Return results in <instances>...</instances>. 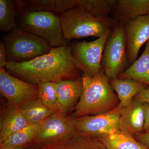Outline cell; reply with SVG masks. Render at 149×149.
I'll return each mask as SVG.
<instances>
[{"label": "cell", "mask_w": 149, "mask_h": 149, "mask_svg": "<svg viewBox=\"0 0 149 149\" xmlns=\"http://www.w3.org/2000/svg\"><path fill=\"white\" fill-rule=\"evenodd\" d=\"M5 69L14 77L37 85L82 78L71 45L52 48L49 53L22 63L8 62Z\"/></svg>", "instance_id": "cell-1"}, {"label": "cell", "mask_w": 149, "mask_h": 149, "mask_svg": "<svg viewBox=\"0 0 149 149\" xmlns=\"http://www.w3.org/2000/svg\"><path fill=\"white\" fill-rule=\"evenodd\" d=\"M83 91L72 111L75 118L107 112L120 104L118 96L103 70L95 77L82 75Z\"/></svg>", "instance_id": "cell-2"}, {"label": "cell", "mask_w": 149, "mask_h": 149, "mask_svg": "<svg viewBox=\"0 0 149 149\" xmlns=\"http://www.w3.org/2000/svg\"><path fill=\"white\" fill-rule=\"evenodd\" d=\"M63 36L67 41L83 37L99 38L111 32L116 23L111 17L96 18L79 6H74L61 14Z\"/></svg>", "instance_id": "cell-3"}, {"label": "cell", "mask_w": 149, "mask_h": 149, "mask_svg": "<svg viewBox=\"0 0 149 149\" xmlns=\"http://www.w3.org/2000/svg\"><path fill=\"white\" fill-rule=\"evenodd\" d=\"M21 7L19 27L46 40L52 47L68 45L63 33L60 17L53 13L27 10Z\"/></svg>", "instance_id": "cell-4"}, {"label": "cell", "mask_w": 149, "mask_h": 149, "mask_svg": "<svg viewBox=\"0 0 149 149\" xmlns=\"http://www.w3.org/2000/svg\"><path fill=\"white\" fill-rule=\"evenodd\" d=\"M8 62L22 63L49 53L52 47L46 40L18 26L4 35Z\"/></svg>", "instance_id": "cell-5"}, {"label": "cell", "mask_w": 149, "mask_h": 149, "mask_svg": "<svg viewBox=\"0 0 149 149\" xmlns=\"http://www.w3.org/2000/svg\"><path fill=\"white\" fill-rule=\"evenodd\" d=\"M102 65L109 80L117 79L129 67L124 23L116 22L113 27L104 48Z\"/></svg>", "instance_id": "cell-6"}, {"label": "cell", "mask_w": 149, "mask_h": 149, "mask_svg": "<svg viewBox=\"0 0 149 149\" xmlns=\"http://www.w3.org/2000/svg\"><path fill=\"white\" fill-rule=\"evenodd\" d=\"M111 31L94 41L75 42L71 45L76 65L83 75L95 77L102 70L103 52Z\"/></svg>", "instance_id": "cell-7"}, {"label": "cell", "mask_w": 149, "mask_h": 149, "mask_svg": "<svg viewBox=\"0 0 149 149\" xmlns=\"http://www.w3.org/2000/svg\"><path fill=\"white\" fill-rule=\"evenodd\" d=\"M37 85L20 80L0 68V93L7 100L9 106L20 107L27 102L38 97Z\"/></svg>", "instance_id": "cell-8"}, {"label": "cell", "mask_w": 149, "mask_h": 149, "mask_svg": "<svg viewBox=\"0 0 149 149\" xmlns=\"http://www.w3.org/2000/svg\"><path fill=\"white\" fill-rule=\"evenodd\" d=\"M123 109L119 104L114 109L107 112L75 118V129L96 136L119 130V119Z\"/></svg>", "instance_id": "cell-9"}, {"label": "cell", "mask_w": 149, "mask_h": 149, "mask_svg": "<svg viewBox=\"0 0 149 149\" xmlns=\"http://www.w3.org/2000/svg\"><path fill=\"white\" fill-rule=\"evenodd\" d=\"M75 129V118L61 113H54L47 118L32 143H52L69 136Z\"/></svg>", "instance_id": "cell-10"}, {"label": "cell", "mask_w": 149, "mask_h": 149, "mask_svg": "<svg viewBox=\"0 0 149 149\" xmlns=\"http://www.w3.org/2000/svg\"><path fill=\"white\" fill-rule=\"evenodd\" d=\"M124 27L129 67L138 58L141 47L149 40V15L128 20Z\"/></svg>", "instance_id": "cell-11"}, {"label": "cell", "mask_w": 149, "mask_h": 149, "mask_svg": "<svg viewBox=\"0 0 149 149\" xmlns=\"http://www.w3.org/2000/svg\"><path fill=\"white\" fill-rule=\"evenodd\" d=\"M39 146L40 149H107L97 136L76 130L63 139Z\"/></svg>", "instance_id": "cell-12"}, {"label": "cell", "mask_w": 149, "mask_h": 149, "mask_svg": "<svg viewBox=\"0 0 149 149\" xmlns=\"http://www.w3.org/2000/svg\"><path fill=\"white\" fill-rule=\"evenodd\" d=\"M143 103L134 98L123 108L119 119V130L134 136L143 132L144 114Z\"/></svg>", "instance_id": "cell-13"}, {"label": "cell", "mask_w": 149, "mask_h": 149, "mask_svg": "<svg viewBox=\"0 0 149 149\" xmlns=\"http://www.w3.org/2000/svg\"><path fill=\"white\" fill-rule=\"evenodd\" d=\"M55 88L61 113L67 114L80 100L83 91L82 77L77 80H60L56 83Z\"/></svg>", "instance_id": "cell-14"}, {"label": "cell", "mask_w": 149, "mask_h": 149, "mask_svg": "<svg viewBox=\"0 0 149 149\" xmlns=\"http://www.w3.org/2000/svg\"><path fill=\"white\" fill-rule=\"evenodd\" d=\"M147 15H149V0H113L111 17L116 22L124 23Z\"/></svg>", "instance_id": "cell-15"}, {"label": "cell", "mask_w": 149, "mask_h": 149, "mask_svg": "<svg viewBox=\"0 0 149 149\" xmlns=\"http://www.w3.org/2000/svg\"><path fill=\"white\" fill-rule=\"evenodd\" d=\"M29 125L20 108L8 106L1 122L0 144Z\"/></svg>", "instance_id": "cell-16"}, {"label": "cell", "mask_w": 149, "mask_h": 149, "mask_svg": "<svg viewBox=\"0 0 149 149\" xmlns=\"http://www.w3.org/2000/svg\"><path fill=\"white\" fill-rule=\"evenodd\" d=\"M118 78L136 80L149 87V40L142 55Z\"/></svg>", "instance_id": "cell-17"}, {"label": "cell", "mask_w": 149, "mask_h": 149, "mask_svg": "<svg viewBox=\"0 0 149 149\" xmlns=\"http://www.w3.org/2000/svg\"><path fill=\"white\" fill-rule=\"evenodd\" d=\"M107 149H149L134 136L117 130L97 136Z\"/></svg>", "instance_id": "cell-18"}, {"label": "cell", "mask_w": 149, "mask_h": 149, "mask_svg": "<svg viewBox=\"0 0 149 149\" xmlns=\"http://www.w3.org/2000/svg\"><path fill=\"white\" fill-rule=\"evenodd\" d=\"M109 82L118 96L120 104L123 108L127 106L137 94L148 86L130 79L117 78L109 80Z\"/></svg>", "instance_id": "cell-19"}, {"label": "cell", "mask_w": 149, "mask_h": 149, "mask_svg": "<svg viewBox=\"0 0 149 149\" xmlns=\"http://www.w3.org/2000/svg\"><path fill=\"white\" fill-rule=\"evenodd\" d=\"M20 2L22 7L27 10L61 13L76 6L75 0H27Z\"/></svg>", "instance_id": "cell-20"}, {"label": "cell", "mask_w": 149, "mask_h": 149, "mask_svg": "<svg viewBox=\"0 0 149 149\" xmlns=\"http://www.w3.org/2000/svg\"><path fill=\"white\" fill-rule=\"evenodd\" d=\"M19 108L29 125L42 122L55 113L45 106L39 97L31 100Z\"/></svg>", "instance_id": "cell-21"}, {"label": "cell", "mask_w": 149, "mask_h": 149, "mask_svg": "<svg viewBox=\"0 0 149 149\" xmlns=\"http://www.w3.org/2000/svg\"><path fill=\"white\" fill-rule=\"evenodd\" d=\"M45 120L36 124L28 125L14 133L0 144V148L29 145L35 139Z\"/></svg>", "instance_id": "cell-22"}, {"label": "cell", "mask_w": 149, "mask_h": 149, "mask_svg": "<svg viewBox=\"0 0 149 149\" xmlns=\"http://www.w3.org/2000/svg\"><path fill=\"white\" fill-rule=\"evenodd\" d=\"M76 6L96 18L110 16L113 0H75Z\"/></svg>", "instance_id": "cell-23"}, {"label": "cell", "mask_w": 149, "mask_h": 149, "mask_svg": "<svg viewBox=\"0 0 149 149\" xmlns=\"http://www.w3.org/2000/svg\"><path fill=\"white\" fill-rule=\"evenodd\" d=\"M14 3L11 0H0V29L10 32L17 27Z\"/></svg>", "instance_id": "cell-24"}, {"label": "cell", "mask_w": 149, "mask_h": 149, "mask_svg": "<svg viewBox=\"0 0 149 149\" xmlns=\"http://www.w3.org/2000/svg\"><path fill=\"white\" fill-rule=\"evenodd\" d=\"M55 83H40L37 84L39 88L38 97L47 107L55 113H61L56 94Z\"/></svg>", "instance_id": "cell-25"}, {"label": "cell", "mask_w": 149, "mask_h": 149, "mask_svg": "<svg viewBox=\"0 0 149 149\" xmlns=\"http://www.w3.org/2000/svg\"><path fill=\"white\" fill-rule=\"evenodd\" d=\"M7 60V54L3 41L0 42V68H5Z\"/></svg>", "instance_id": "cell-26"}, {"label": "cell", "mask_w": 149, "mask_h": 149, "mask_svg": "<svg viewBox=\"0 0 149 149\" xmlns=\"http://www.w3.org/2000/svg\"><path fill=\"white\" fill-rule=\"evenodd\" d=\"M144 114L143 132H149V103L143 104Z\"/></svg>", "instance_id": "cell-27"}, {"label": "cell", "mask_w": 149, "mask_h": 149, "mask_svg": "<svg viewBox=\"0 0 149 149\" xmlns=\"http://www.w3.org/2000/svg\"><path fill=\"white\" fill-rule=\"evenodd\" d=\"M134 138L137 141L149 148V132H142L137 133L134 136Z\"/></svg>", "instance_id": "cell-28"}, {"label": "cell", "mask_w": 149, "mask_h": 149, "mask_svg": "<svg viewBox=\"0 0 149 149\" xmlns=\"http://www.w3.org/2000/svg\"><path fill=\"white\" fill-rule=\"evenodd\" d=\"M134 98L137 100L143 103H149V87L148 86L146 88L141 91Z\"/></svg>", "instance_id": "cell-29"}, {"label": "cell", "mask_w": 149, "mask_h": 149, "mask_svg": "<svg viewBox=\"0 0 149 149\" xmlns=\"http://www.w3.org/2000/svg\"><path fill=\"white\" fill-rule=\"evenodd\" d=\"M28 146H29V145L22 146L9 147H7V148H0V149H23Z\"/></svg>", "instance_id": "cell-30"}, {"label": "cell", "mask_w": 149, "mask_h": 149, "mask_svg": "<svg viewBox=\"0 0 149 149\" xmlns=\"http://www.w3.org/2000/svg\"><path fill=\"white\" fill-rule=\"evenodd\" d=\"M23 149H36V148L35 146H29L27 147V148H25Z\"/></svg>", "instance_id": "cell-31"}]
</instances>
